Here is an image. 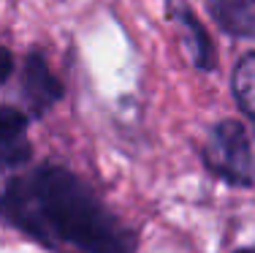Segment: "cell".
I'll use <instances>...</instances> for the list:
<instances>
[{
  "instance_id": "obj_1",
  "label": "cell",
  "mask_w": 255,
  "mask_h": 253,
  "mask_svg": "<svg viewBox=\"0 0 255 253\" xmlns=\"http://www.w3.org/2000/svg\"><path fill=\"white\" fill-rule=\"evenodd\" d=\"M0 218L46 248L71 245L82 253H136L128 229L71 169L35 166L0 191Z\"/></svg>"
},
{
  "instance_id": "obj_2",
  "label": "cell",
  "mask_w": 255,
  "mask_h": 253,
  "mask_svg": "<svg viewBox=\"0 0 255 253\" xmlns=\"http://www.w3.org/2000/svg\"><path fill=\"white\" fill-rule=\"evenodd\" d=\"M204 164L217 180L236 188L255 185V150L239 120H220L204 142Z\"/></svg>"
},
{
  "instance_id": "obj_3",
  "label": "cell",
  "mask_w": 255,
  "mask_h": 253,
  "mask_svg": "<svg viewBox=\"0 0 255 253\" xmlns=\"http://www.w3.org/2000/svg\"><path fill=\"white\" fill-rule=\"evenodd\" d=\"M19 84H22V98L33 114L49 112L60 98H63V82L54 76V71L46 63V55L41 49L27 52L22 60L19 71Z\"/></svg>"
},
{
  "instance_id": "obj_4",
  "label": "cell",
  "mask_w": 255,
  "mask_h": 253,
  "mask_svg": "<svg viewBox=\"0 0 255 253\" xmlns=\"http://www.w3.org/2000/svg\"><path fill=\"white\" fill-rule=\"evenodd\" d=\"M166 11H168V19H174V25H179L182 35H185L193 65H196L198 71H212L217 65L215 46H212L209 33H206L204 25L198 22V16L190 11V5H187L185 0H166Z\"/></svg>"
},
{
  "instance_id": "obj_5",
  "label": "cell",
  "mask_w": 255,
  "mask_h": 253,
  "mask_svg": "<svg viewBox=\"0 0 255 253\" xmlns=\"http://www.w3.org/2000/svg\"><path fill=\"white\" fill-rule=\"evenodd\" d=\"M30 150L27 114L16 106H0V172L25 164Z\"/></svg>"
},
{
  "instance_id": "obj_6",
  "label": "cell",
  "mask_w": 255,
  "mask_h": 253,
  "mask_svg": "<svg viewBox=\"0 0 255 253\" xmlns=\"http://www.w3.org/2000/svg\"><path fill=\"white\" fill-rule=\"evenodd\" d=\"M217 27L236 38H255V0H206Z\"/></svg>"
},
{
  "instance_id": "obj_7",
  "label": "cell",
  "mask_w": 255,
  "mask_h": 253,
  "mask_svg": "<svg viewBox=\"0 0 255 253\" xmlns=\"http://www.w3.org/2000/svg\"><path fill=\"white\" fill-rule=\"evenodd\" d=\"M231 90H234V98L239 104V109L255 123V52L242 55L239 63L234 65Z\"/></svg>"
},
{
  "instance_id": "obj_8",
  "label": "cell",
  "mask_w": 255,
  "mask_h": 253,
  "mask_svg": "<svg viewBox=\"0 0 255 253\" xmlns=\"http://www.w3.org/2000/svg\"><path fill=\"white\" fill-rule=\"evenodd\" d=\"M11 71H14V57H11L8 49H3V46H0V84L11 76Z\"/></svg>"
},
{
  "instance_id": "obj_9",
  "label": "cell",
  "mask_w": 255,
  "mask_h": 253,
  "mask_svg": "<svg viewBox=\"0 0 255 253\" xmlns=\"http://www.w3.org/2000/svg\"><path fill=\"white\" fill-rule=\"evenodd\" d=\"M234 253H255V245H250V248H242V251H234Z\"/></svg>"
}]
</instances>
